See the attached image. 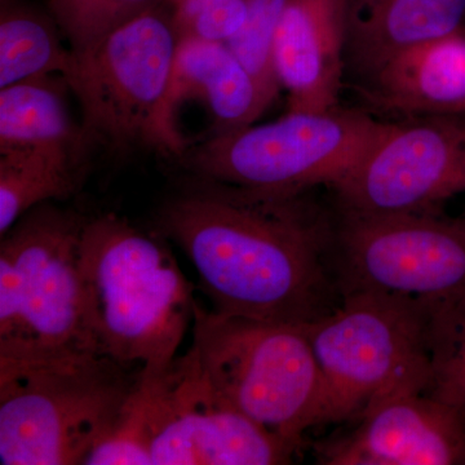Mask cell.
<instances>
[{
	"label": "cell",
	"instance_id": "cell-4",
	"mask_svg": "<svg viewBox=\"0 0 465 465\" xmlns=\"http://www.w3.org/2000/svg\"><path fill=\"white\" fill-rule=\"evenodd\" d=\"M430 312L414 300L354 292L305 326L322 378L320 425L356 421L391 396L428 391Z\"/></svg>",
	"mask_w": 465,
	"mask_h": 465
},
{
	"label": "cell",
	"instance_id": "cell-10",
	"mask_svg": "<svg viewBox=\"0 0 465 465\" xmlns=\"http://www.w3.org/2000/svg\"><path fill=\"white\" fill-rule=\"evenodd\" d=\"M134 401L152 465L291 464L302 449L232 409L192 347L161 374L140 379Z\"/></svg>",
	"mask_w": 465,
	"mask_h": 465
},
{
	"label": "cell",
	"instance_id": "cell-1",
	"mask_svg": "<svg viewBox=\"0 0 465 465\" xmlns=\"http://www.w3.org/2000/svg\"><path fill=\"white\" fill-rule=\"evenodd\" d=\"M158 225L191 260L219 313L308 326L341 304L335 223L309 192L194 176L162 207Z\"/></svg>",
	"mask_w": 465,
	"mask_h": 465
},
{
	"label": "cell",
	"instance_id": "cell-23",
	"mask_svg": "<svg viewBox=\"0 0 465 465\" xmlns=\"http://www.w3.org/2000/svg\"><path fill=\"white\" fill-rule=\"evenodd\" d=\"M121 418L84 459L85 465H152L143 416L134 397Z\"/></svg>",
	"mask_w": 465,
	"mask_h": 465
},
{
	"label": "cell",
	"instance_id": "cell-17",
	"mask_svg": "<svg viewBox=\"0 0 465 465\" xmlns=\"http://www.w3.org/2000/svg\"><path fill=\"white\" fill-rule=\"evenodd\" d=\"M65 76L45 75L0 88V150L65 148L82 154L84 125L69 108Z\"/></svg>",
	"mask_w": 465,
	"mask_h": 465
},
{
	"label": "cell",
	"instance_id": "cell-21",
	"mask_svg": "<svg viewBox=\"0 0 465 465\" xmlns=\"http://www.w3.org/2000/svg\"><path fill=\"white\" fill-rule=\"evenodd\" d=\"M162 2L166 0H48L47 9L73 54L79 56Z\"/></svg>",
	"mask_w": 465,
	"mask_h": 465
},
{
	"label": "cell",
	"instance_id": "cell-5",
	"mask_svg": "<svg viewBox=\"0 0 465 465\" xmlns=\"http://www.w3.org/2000/svg\"><path fill=\"white\" fill-rule=\"evenodd\" d=\"M208 381L242 415L302 448L320 425L322 378L305 326L207 311L194 302L193 344Z\"/></svg>",
	"mask_w": 465,
	"mask_h": 465
},
{
	"label": "cell",
	"instance_id": "cell-16",
	"mask_svg": "<svg viewBox=\"0 0 465 465\" xmlns=\"http://www.w3.org/2000/svg\"><path fill=\"white\" fill-rule=\"evenodd\" d=\"M465 0H348L347 65L370 79L400 52L463 29Z\"/></svg>",
	"mask_w": 465,
	"mask_h": 465
},
{
	"label": "cell",
	"instance_id": "cell-22",
	"mask_svg": "<svg viewBox=\"0 0 465 465\" xmlns=\"http://www.w3.org/2000/svg\"><path fill=\"white\" fill-rule=\"evenodd\" d=\"M287 0H249L246 18L225 45L247 70L269 103L280 94L274 47Z\"/></svg>",
	"mask_w": 465,
	"mask_h": 465
},
{
	"label": "cell",
	"instance_id": "cell-15",
	"mask_svg": "<svg viewBox=\"0 0 465 465\" xmlns=\"http://www.w3.org/2000/svg\"><path fill=\"white\" fill-rule=\"evenodd\" d=\"M378 108L410 116L465 113V30L419 43L369 79Z\"/></svg>",
	"mask_w": 465,
	"mask_h": 465
},
{
	"label": "cell",
	"instance_id": "cell-19",
	"mask_svg": "<svg viewBox=\"0 0 465 465\" xmlns=\"http://www.w3.org/2000/svg\"><path fill=\"white\" fill-rule=\"evenodd\" d=\"M79 158V153L54 146L0 150V235L32 208L74 194Z\"/></svg>",
	"mask_w": 465,
	"mask_h": 465
},
{
	"label": "cell",
	"instance_id": "cell-8",
	"mask_svg": "<svg viewBox=\"0 0 465 465\" xmlns=\"http://www.w3.org/2000/svg\"><path fill=\"white\" fill-rule=\"evenodd\" d=\"M177 45L173 7L162 2L74 54L65 79L88 142L116 152L148 145L168 154L162 116Z\"/></svg>",
	"mask_w": 465,
	"mask_h": 465
},
{
	"label": "cell",
	"instance_id": "cell-25",
	"mask_svg": "<svg viewBox=\"0 0 465 465\" xmlns=\"http://www.w3.org/2000/svg\"><path fill=\"white\" fill-rule=\"evenodd\" d=\"M167 3H170L171 5H173V7H174V5H177V2H179V0H166Z\"/></svg>",
	"mask_w": 465,
	"mask_h": 465
},
{
	"label": "cell",
	"instance_id": "cell-20",
	"mask_svg": "<svg viewBox=\"0 0 465 465\" xmlns=\"http://www.w3.org/2000/svg\"><path fill=\"white\" fill-rule=\"evenodd\" d=\"M430 311L432 376L425 393L465 415V296Z\"/></svg>",
	"mask_w": 465,
	"mask_h": 465
},
{
	"label": "cell",
	"instance_id": "cell-9",
	"mask_svg": "<svg viewBox=\"0 0 465 465\" xmlns=\"http://www.w3.org/2000/svg\"><path fill=\"white\" fill-rule=\"evenodd\" d=\"M341 296L382 293L440 305L465 296V222L434 213L354 215L335 224Z\"/></svg>",
	"mask_w": 465,
	"mask_h": 465
},
{
	"label": "cell",
	"instance_id": "cell-2",
	"mask_svg": "<svg viewBox=\"0 0 465 465\" xmlns=\"http://www.w3.org/2000/svg\"><path fill=\"white\" fill-rule=\"evenodd\" d=\"M81 280L88 341L143 379L176 357L193 320L192 287L166 244L106 213L87 219Z\"/></svg>",
	"mask_w": 465,
	"mask_h": 465
},
{
	"label": "cell",
	"instance_id": "cell-12",
	"mask_svg": "<svg viewBox=\"0 0 465 465\" xmlns=\"http://www.w3.org/2000/svg\"><path fill=\"white\" fill-rule=\"evenodd\" d=\"M347 434L316 446L326 465H463L465 415L427 393L376 403Z\"/></svg>",
	"mask_w": 465,
	"mask_h": 465
},
{
	"label": "cell",
	"instance_id": "cell-13",
	"mask_svg": "<svg viewBox=\"0 0 465 465\" xmlns=\"http://www.w3.org/2000/svg\"><path fill=\"white\" fill-rule=\"evenodd\" d=\"M348 0H287L274 61L291 112L339 106L347 66Z\"/></svg>",
	"mask_w": 465,
	"mask_h": 465
},
{
	"label": "cell",
	"instance_id": "cell-24",
	"mask_svg": "<svg viewBox=\"0 0 465 465\" xmlns=\"http://www.w3.org/2000/svg\"><path fill=\"white\" fill-rule=\"evenodd\" d=\"M222 2V0H179L173 7V23L177 34L183 32L186 25L197 16L202 9L213 3Z\"/></svg>",
	"mask_w": 465,
	"mask_h": 465
},
{
	"label": "cell",
	"instance_id": "cell-27",
	"mask_svg": "<svg viewBox=\"0 0 465 465\" xmlns=\"http://www.w3.org/2000/svg\"><path fill=\"white\" fill-rule=\"evenodd\" d=\"M463 465H465V460H464V464Z\"/></svg>",
	"mask_w": 465,
	"mask_h": 465
},
{
	"label": "cell",
	"instance_id": "cell-6",
	"mask_svg": "<svg viewBox=\"0 0 465 465\" xmlns=\"http://www.w3.org/2000/svg\"><path fill=\"white\" fill-rule=\"evenodd\" d=\"M387 122L336 108L289 112L274 122L208 137L183 164L203 179L273 193H307L341 183L362 161Z\"/></svg>",
	"mask_w": 465,
	"mask_h": 465
},
{
	"label": "cell",
	"instance_id": "cell-14",
	"mask_svg": "<svg viewBox=\"0 0 465 465\" xmlns=\"http://www.w3.org/2000/svg\"><path fill=\"white\" fill-rule=\"evenodd\" d=\"M188 100L206 105L213 118L211 136L249 127L272 105L224 42L195 36L179 39L162 116L168 154L180 158L186 146L174 118Z\"/></svg>",
	"mask_w": 465,
	"mask_h": 465
},
{
	"label": "cell",
	"instance_id": "cell-3",
	"mask_svg": "<svg viewBox=\"0 0 465 465\" xmlns=\"http://www.w3.org/2000/svg\"><path fill=\"white\" fill-rule=\"evenodd\" d=\"M140 379L92 349L0 356V464H84Z\"/></svg>",
	"mask_w": 465,
	"mask_h": 465
},
{
	"label": "cell",
	"instance_id": "cell-7",
	"mask_svg": "<svg viewBox=\"0 0 465 465\" xmlns=\"http://www.w3.org/2000/svg\"><path fill=\"white\" fill-rule=\"evenodd\" d=\"M87 219L51 202L27 211L0 244V356L92 349L81 240Z\"/></svg>",
	"mask_w": 465,
	"mask_h": 465
},
{
	"label": "cell",
	"instance_id": "cell-11",
	"mask_svg": "<svg viewBox=\"0 0 465 465\" xmlns=\"http://www.w3.org/2000/svg\"><path fill=\"white\" fill-rule=\"evenodd\" d=\"M331 189L341 213H440L465 193V113L385 124L362 161Z\"/></svg>",
	"mask_w": 465,
	"mask_h": 465
},
{
	"label": "cell",
	"instance_id": "cell-18",
	"mask_svg": "<svg viewBox=\"0 0 465 465\" xmlns=\"http://www.w3.org/2000/svg\"><path fill=\"white\" fill-rule=\"evenodd\" d=\"M50 11L24 0L0 2V88L45 75H69L74 54Z\"/></svg>",
	"mask_w": 465,
	"mask_h": 465
},
{
	"label": "cell",
	"instance_id": "cell-26",
	"mask_svg": "<svg viewBox=\"0 0 465 465\" xmlns=\"http://www.w3.org/2000/svg\"><path fill=\"white\" fill-rule=\"evenodd\" d=\"M460 217H461V219H463V220H464V222H465V211H464L463 215H461Z\"/></svg>",
	"mask_w": 465,
	"mask_h": 465
}]
</instances>
